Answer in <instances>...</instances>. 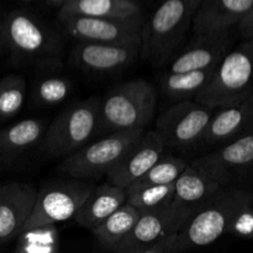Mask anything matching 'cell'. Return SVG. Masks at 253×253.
<instances>
[{
    "instance_id": "1f68e13d",
    "label": "cell",
    "mask_w": 253,
    "mask_h": 253,
    "mask_svg": "<svg viewBox=\"0 0 253 253\" xmlns=\"http://www.w3.org/2000/svg\"><path fill=\"white\" fill-rule=\"evenodd\" d=\"M46 1L51 2V4L53 5H58V6H63V5L66 4L67 1H69V0H46Z\"/></svg>"
},
{
    "instance_id": "83f0119b",
    "label": "cell",
    "mask_w": 253,
    "mask_h": 253,
    "mask_svg": "<svg viewBox=\"0 0 253 253\" xmlns=\"http://www.w3.org/2000/svg\"><path fill=\"white\" fill-rule=\"evenodd\" d=\"M26 99V82L22 77L10 74L0 79V120L14 118Z\"/></svg>"
},
{
    "instance_id": "6da1fadb",
    "label": "cell",
    "mask_w": 253,
    "mask_h": 253,
    "mask_svg": "<svg viewBox=\"0 0 253 253\" xmlns=\"http://www.w3.org/2000/svg\"><path fill=\"white\" fill-rule=\"evenodd\" d=\"M202 0H162L142 25L141 56L161 67L172 59L193 25Z\"/></svg>"
},
{
    "instance_id": "484cf974",
    "label": "cell",
    "mask_w": 253,
    "mask_h": 253,
    "mask_svg": "<svg viewBox=\"0 0 253 253\" xmlns=\"http://www.w3.org/2000/svg\"><path fill=\"white\" fill-rule=\"evenodd\" d=\"M189 166V163L184 158L177 157L173 155H163L157 163L152 166L147 173L138 178L136 182L130 185H163L172 184L179 178V175L184 172L185 168Z\"/></svg>"
},
{
    "instance_id": "ffe728a7",
    "label": "cell",
    "mask_w": 253,
    "mask_h": 253,
    "mask_svg": "<svg viewBox=\"0 0 253 253\" xmlns=\"http://www.w3.org/2000/svg\"><path fill=\"white\" fill-rule=\"evenodd\" d=\"M126 203V190L108 182L94 187L74 216L79 226L93 231Z\"/></svg>"
},
{
    "instance_id": "5b68a950",
    "label": "cell",
    "mask_w": 253,
    "mask_h": 253,
    "mask_svg": "<svg viewBox=\"0 0 253 253\" xmlns=\"http://www.w3.org/2000/svg\"><path fill=\"white\" fill-rule=\"evenodd\" d=\"M253 94V42L231 48L194 100L212 109L245 100Z\"/></svg>"
},
{
    "instance_id": "3957f363",
    "label": "cell",
    "mask_w": 253,
    "mask_h": 253,
    "mask_svg": "<svg viewBox=\"0 0 253 253\" xmlns=\"http://www.w3.org/2000/svg\"><path fill=\"white\" fill-rule=\"evenodd\" d=\"M98 96L66 106L46 127L40 150L47 158L64 160L98 135L100 119Z\"/></svg>"
},
{
    "instance_id": "2e32d148",
    "label": "cell",
    "mask_w": 253,
    "mask_h": 253,
    "mask_svg": "<svg viewBox=\"0 0 253 253\" xmlns=\"http://www.w3.org/2000/svg\"><path fill=\"white\" fill-rule=\"evenodd\" d=\"M253 0H202L193 20L197 35H229L251 11Z\"/></svg>"
},
{
    "instance_id": "52a82bcc",
    "label": "cell",
    "mask_w": 253,
    "mask_h": 253,
    "mask_svg": "<svg viewBox=\"0 0 253 253\" xmlns=\"http://www.w3.org/2000/svg\"><path fill=\"white\" fill-rule=\"evenodd\" d=\"M1 36L12 56L22 61L53 63L61 56L58 35L26 10H14L4 17Z\"/></svg>"
},
{
    "instance_id": "44dd1931",
    "label": "cell",
    "mask_w": 253,
    "mask_h": 253,
    "mask_svg": "<svg viewBox=\"0 0 253 253\" xmlns=\"http://www.w3.org/2000/svg\"><path fill=\"white\" fill-rule=\"evenodd\" d=\"M46 127L41 119H25L0 131V165H10L40 147Z\"/></svg>"
},
{
    "instance_id": "ac0fdd59",
    "label": "cell",
    "mask_w": 253,
    "mask_h": 253,
    "mask_svg": "<svg viewBox=\"0 0 253 253\" xmlns=\"http://www.w3.org/2000/svg\"><path fill=\"white\" fill-rule=\"evenodd\" d=\"M231 49L229 35H197V39L188 44L180 53L170 59L168 71L170 73L208 69L217 66L225 54Z\"/></svg>"
},
{
    "instance_id": "5bb4252c",
    "label": "cell",
    "mask_w": 253,
    "mask_h": 253,
    "mask_svg": "<svg viewBox=\"0 0 253 253\" xmlns=\"http://www.w3.org/2000/svg\"><path fill=\"white\" fill-rule=\"evenodd\" d=\"M37 190L29 183L7 182L0 185V247L21 235L34 211Z\"/></svg>"
},
{
    "instance_id": "e0dca14e",
    "label": "cell",
    "mask_w": 253,
    "mask_h": 253,
    "mask_svg": "<svg viewBox=\"0 0 253 253\" xmlns=\"http://www.w3.org/2000/svg\"><path fill=\"white\" fill-rule=\"evenodd\" d=\"M250 96L239 103L215 109L198 147L215 150L249 131Z\"/></svg>"
},
{
    "instance_id": "8992f818",
    "label": "cell",
    "mask_w": 253,
    "mask_h": 253,
    "mask_svg": "<svg viewBox=\"0 0 253 253\" xmlns=\"http://www.w3.org/2000/svg\"><path fill=\"white\" fill-rule=\"evenodd\" d=\"M145 131V128H136L103 135L99 140L88 142L73 155L62 160L58 170L67 177L77 179H100L119 165Z\"/></svg>"
},
{
    "instance_id": "d6a6232c",
    "label": "cell",
    "mask_w": 253,
    "mask_h": 253,
    "mask_svg": "<svg viewBox=\"0 0 253 253\" xmlns=\"http://www.w3.org/2000/svg\"><path fill=\"white\" fill-rule=\"evenodd\" d=\"M2 21H4V17H1V15H0V36L2 34Z\"/></svg>"
},
{
    "instance_id": "d6986e66",
    "label": "cell",
    "mask_w": 253,
    "mask_h": 253,
    "mask_svg": "<svg viewBox=\"0 0 253 253\" xmlns=\"http://www.w3.org/2000/svg\"><path fill=\"white\" fill-rule=\"evenodd\" d=\"M221 189L222 187L219 183L189 163L174 183L173 204L189 220Z\"/></svg>"
},
{
    "instance_id": "603a6c76",
    "label": "cell",
    "mask_w": 253,
    "mask_h": 253,
    "mask_svg": "<svg viewBox=\"0 0 253 253\" xmlns=\"http://www.w3.org/2000/svg\"><path fill=\"white\" fill-rule=\"evenodd\" d=\"M141 215V210L126 202L110 215L105 221L101 222L93 235L96 242L104 251L115 252L119 245L130 234Z\"/></svg>"
},
{
    "instance_id": "4dcf8cb0",
    "label": "cell",
    "mask_w": 253,
    "mask_h": 253,
    "mask_svg": "<svg viewBox=\"0 0 253 253\" xmlns=\"http://www.w3.org/2000/svg\"><path fill=\"white\" fill-rule=\"evenodd\" d=\"M253 130V94L250 96L249 103V131Z\"/></svg>"
},
{
    "instance_id": "7402d4cb",
    "label": "cell",
    "mask_w": 253,
    "mask_h": 253,
    "mask_svg": "<svg viewBox=\"0 0 253 253\" xmlns=\"http://www.w3.org/2000/svg\"><path fill=\"white\" fill-rule=\"evenodd\" d=\"M58 15H82L106 19H142V10L136 0H69Z\"/></svg>"
},
{
    "instance_id": "ba28073f",
    "label": "cell",
    "mask_w": 253,
    "mask_h": 253,
    "mask_svg": "<svg viewBox=\"0 0 253 253\" xmlns=\"http://www.w3.org/2000/svg\"><path fill=\"white\" fill-rule=\"evenodd\" d=\"M93 189L94 185L88 180L72 177L46 182L37 190L34 211L22 232L42 227L47 229L74 219Z\"/></svg>"
},
{
    "instance_id": "cb8c5ba5",
    "label": "cell",
    "mask_w": 253,
    "mask_h": 253,
    "mask_svg": "<svg viewBox=\"0 0 253 253\" xmlns=\"http://www.w3.org/2000/svg\"><path fill=\"white\" fill-rule=\"evenodd\" d=\"M215 68L198 69V71L167 73L160 78V88L162 93L173 100L182 101L195 99V96L205 88L214 74Z\"/></svg>"
},
{
    "instance_id": "9c48e42d",
    "label": "cell",
    "mask_w": 253,
    "mask_h": 253,
    "mask_svg": "<svg viewBox=\"0 0 253 253\" xmlns=\"http://www.w3.org/2000/svg\"><path fill=\"white\" fill-rule=\"evenodd\" d=\"M214 111L194 99L178 101L158 118L156 130L167 147L187 152L199 146Z\"/></svg>"
},
{
    "instance_id": "f546056e",
    "label": "cell",
    "mask_w": 253,
    "mask_h": 253,
    "mask_svg": "<svg viewBox=\"0 0 253 253\" xmlns=\"http://www.w3.org/2000/svg\"><path fill=\"white\" fill-rule=\"evenodd\" d=\"M239 31L242 35V37L246 40H251L253 37V7L251 11L244 17L241 22L239 24Z\"/></svg>"
},
{
    "instance_id": "4316f807",
    "label": "cell",
    "mask_w": 253,
    "mask_h": 253,
    "mask_svg": "<svg viewBox=\"0 0 253 253\" xmlns=\"http://www.w3.org/2000/svg\"><path fill=\"white\" fill-rule=\"evenodd\" d=\"M73 84L63 76H46L36 82L32 98L40 106L59 105L68 99Z\"/></svg>"
},
{
    "instance_id": "277c9868",
    "label": "cell",
    "mask_w": 253,
    "mask_h": 253,
    "mask_svg": "<svg viewBox=\"0 0 253 253\" xmlns=\"http://www.w3.org/2000/svg\"><path fill=\"white\" fill-rule=\"evenodd\" d=\"M247 193L222 188L205 207L189 217L178 232L172 234L173 253L209 246L229 234L232 219Z\"/></svg>"
},
{
    "instance_id": "f1b7e54d",
    "label": "cell",
    "mask_w": 253,
    "mask_h": 253,
    "mask_svg": "<svg viewBox=\"0 0 253 253\" xmlns=\"http://www.w3.org/2000/svg\"><path fill=\"white\" fill-rule=\"evenodd\" d=\"M229 234L245 239H253V194L247 193L246 198L237 209Z\"/></svg>"
},
{
    "instance_id": "d4e9b609",
    "label": "cell",
    "mask_w": 253,
    "mask_h": 253,
    "mask_svg": "<svg viewBox=\"0 0 253 253\" xmlns=\"http://www.w3.org/2000/svg\"><path fill=\"white\" fill-rule=\"evenodd\" d=\"M126 190V202L141 211L161 209L172 204L174 199V183L163 185H128Z\"/></svg>"
},
{
    "instance_id": "7a4b0ae2",
    "label": "cell",
    "mask_w": 253,
    "mask_h": 253,
    "mask_svg": "<svg viewBox=\"0 0 253 253\" xmlns=\"http://www.w3.org/2000/svg\"><path fill=\"white\" fill-rule=\"evenodd\" d=\"M157 100V89L145 79L118 84L100 101L98 135L145 128L155 116Z\"/></svg>"
},
{
    "instance_id": "7c38bea8",
    "label": "cell",
    "mask_w": 253,
    "mask_h": 253,
    "mask_svg": "<svg viewBox=\"0 0 253 253\" xmlns=\"http://www.w3.org/2000/svg\"><path fill=\"white\" fill-rule=\"evenodd\" d=\"M141 56L140 43L77 41L69 59L76 68L94 74H110L130 66Z\"/></svg>"
},
{
    "instance_id": "4fadbf2b",
    "label": "cell",
    "mask_w": 253,
    "mask_h": 253,
    "mask_svg": "<svg viewBox=\"0 0 253 253\" xmlns=\"http://www.w3.org/2000/svg\"><path fill=\"white\" fill-rule=\"evenodd\" d=\"M187 221L188 217L173 202L161 209L141 211L133 229L119 245L115 253H146L168 235L179 231Z\"/></svg>"
},
{
    "instance_id": "836d02e7",
    "label": "cell",
    "mask_w": 253,
    "mask_h": 253,
    "mask_svg": "<svg viewBox=\"0 0 253 253\" xmlns=\"http://www.w3.org/2000/svg\"><path fill=\"white\" fill-rule=\"evenodd\" d=\"M251 41H252V42H253V37H252V39H251Z\"/></svg>"
},
{
    "instance_id": "8fae6325",
    "label": "cell",
    "mask_w": 253,
    "mask_h": 253,
    "mask_svg": "<svg viewBox=\"0 0 253 253\" xmlns=\"http://www.w3.org/2000/svg\"><path fill=\"white\" fill-rule=\"evenodd\" d=\"M58 20L64 32L76 41L141 44L143 19L120 20L82 15H58Z\"/></svg>"
},
{
    "instance_id": "9a60e30c",
    "label": "cell",
    "mask_w": 253,
    "mask_h": 253,
    "mask_svg": "<svg viewBox=\"0 0 253 253\" xmlns=\"http://www.w3.org/2000/svg\"><path fill=\"white\" fill-rule=\"evenodd\" d=\"M166 141L157 130L145 131L142 137L128 150L119 165L108 174L109 182L127 188L142 177L166 153Z\"/></svg>"
},
{
    "instance_id": "30bf717a",
    "label": "cell",
    "mask_w": 253,
    "mask_h": 253,
    "mask_svg": "<svg viewBox=\"0 0 253 253\" xmlns=\"http://www.w3.org/2000/svg\"><path fill=\"white\" fill-rule=\"evenodd\" d=\"M190 163L222 188H227L234 180L253 173V130L209 151Z\"/></svg>"
}]
</instances>
